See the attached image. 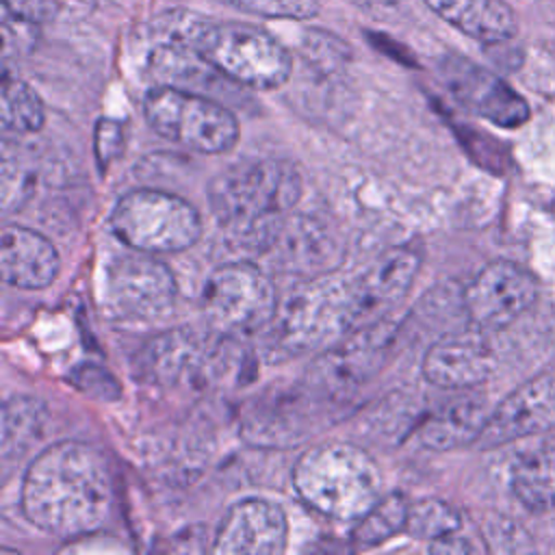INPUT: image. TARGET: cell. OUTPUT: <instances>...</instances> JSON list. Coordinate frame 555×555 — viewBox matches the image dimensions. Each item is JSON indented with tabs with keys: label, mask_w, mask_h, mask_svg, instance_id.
<instances>
[{
	"label": "cell",
	"mask_w": 555,
	"mask_h": 555,
	"mask_svg": "<svg viewBox=\"0 0 555 555\" xmlns=\"http://www.w3.org/2000/svg\"><path fill=\"white\" fill-rule=\"evenodd\" d=\"M232 338L212 332V336L191 330H173L147 340L137 358L145 379L158 386L206 384L228 362L225 345Z\"/></svg>",
	"instance_id": "obj_13"
},
{
	"label": "cell",
	"mask_w": 555,
	"mask_h": 555,
	"mask_svg": "<svg viewBox=\"0 0 555 555\" xmlns=\"http://www.w3.org/2000/svg\"><path fill=\"white\" fill-rule=\"evenodd\" d=\"M410 514V501L401 492L382 494L351 527L349 542L351 548L364 551L373 548L392 535L405 531Z\"/></svg>",
	"instance_id": "obj_23"
},
{
	"label": "cell",
	"mask_w": 555,
	"mask_h": 555,
	"mask_svg": "<svg viewBox=\"0 0 555 555\" xmlns=\"http://www.w3.org/2000/svg\"><path fill=\"white\" fill-rule=\"evenodd\" d=\"M538 297L533 273L512 260L486 264L464 288L462 304L473 327L503 330L516 321Z\"/></svg>",
	"instance_id": "obj_14"
},
{
	"label": "cell",
	"mask_w": 555,
	"mask_h": 555,
	"mask_svg": "<svg viewBox=\"0 0 555 555\" xmlns=\"http://www.w3.org/2000/svg\"><path fill=\"white\" fill-rule=\"evenodd\" d=\"M345 399L319 388L308 377L288 388L256 397L241 416V436L256 447L288 449L338 416Z\"/></svg>",
	"instance_id": "obj_9"
},
{
	"label": "cell",
	"mask_w": 555,
	"mask_h": 555,
	"mask_svg": "<svg viewBox=\"0 0 555 555\" xmlns=\"http://www.w3.org/2000/svg\"><path fill=\"white\" fill-rule=\"evenodd\" d=\"M46 121V108L37 91L9 74L2 76V93H0V124L4 132L30 134L41 130Z\"/></svg>",
	"instance_id": "obj_25"
},
{
	"label": "cell",
	"mask_w": 555,
	"mask_h": 555,
	"mask_svg": "<svg viewBox=\"0 0 555 555\" xmlns=\"http://www.w3.org/2000/svg\"><path fill=\"white\" fill-rule=\"evenodd\" d=\"M20 505L33 527L61 540L104 529L113 514L106 457L78 440L46 447L22 477Z\"/></svg>",
	"instance_id": "obj_1"
},
{
	"label": "cell",
	"mask_w": 555,
	"mask_h": 555,
	"mask_svg": "<svg viewBox=\"0 0 555 555\" xmlns=\"http://www.w3.org/2000/svg\"><path fill=\"white\" fill-rule=\"evenodd\" d=\"M46 421L48 410L41 399L26 395L7 399L2 408V457L26 453L39 440Z\"/></svg>",
	"instance_id": "obj_24"
},
{
	"label": "cell",
	"mask_w": 555,
	"mask_h": 555,
	"mask_svg": "<svg viewBox=\"0 0 555 555\" xmlns=\"http://www.w3.org/2000/svg\"><path fill=\"white\" fill-rule=\"evenodd\" d=\"M69 382L85 395L102 399V401H115L119 397V384L117 379L102 366L98 364H80L78 369L72 371Z\"/></svg>",
	"instance_id": "obj_28"
},
{
	"label": "cell",
	"mask_w": 555,
	"mask_h": 555,
	"mask_svg": "<svg viewBox=\"0 0 555 555\" xmlns=\"http://www.w3.org/2000/svg\"><path fill=\"white\" fill-rule=\"evenodd\" d=\"M429 551L431 553H473L475 546L468 542V538L460 535V531H457V533H451V535H444V538L431 542Z\"/></svg>",
	"instance_id": "obj_31"
},
{
	"label": "cell",
	"mask_w": 555,
	"mask_h": 555,
	"mask_svg": "<svg viewBox=\"0 0 555 555\" xmlns=\"http://www.w3.org/2000/svg\"><path fill=\"white\" fill-rule=\"evenodd\" d=\"M462 527V514L442 499H421L410 503L405 533L416 540H427L429 544L457 533Z\"/></svg>",
	"instance_id": "obj_26"
},
{
	"label": "cell",
	"mask_w": 555,
	"mask_h": 555,
	"mask_svg": "<svg viewBox=\"0 0 555 555\" xmlns=\"http://www.w3.org/2000/svg\"><path fill=\"white\" fill-rule=\"evenodd\" d=\"M382 470L360 444L325 440L304 451L293 466L297 496L317 514L356 522L382 496Z\"/></svg>",
	"instance_id": "obj_3"
},
{
	"label": "cell",
	"mask_w": 555,
	"mask_h": 555,
	"mask_svg": "<svg viewBox=\"0 0 555 555\" xmlns=\"http://www.w3.org/2000/svg\"><path fill=\"white\" fill-rule=\"evenodd\" d=\"M425 4L447 24L483 43L507 41L518 30L516 15L503 0H425Z\"/></svg>",
	"instance_id": "obj_20"
},
{
	"label": "cell",
	"mask_w": 555,
	"mask_h": 555,
	"mask_svg": "<svg viewBox=\"0 0 555 555\" xmlns=\"http://www.w3.org/2000/svg\"><path fill=\"white\" fill-rule=\"evenodd\" d=\"M143 115L154 132L202 154H223L238 143V119L217 100L158 85L143 98Z\"/></svg>",
	"instance_id": "obj_8"
},
{
	"label": "cell",
	"mask_w": 555,
	"mask_h": 555,
	"mask_svg": "<svg viewBox=\"0 0 555 555\" xmlns=\"http://www.w3.org/2000/svg\"><path fill=\"white\" fill-rule=\"evenodd\" d=\"M301 189V176L293 163L251 158L219 171L208 182L206 199L219 225L241 238L295 208Z\"/></svg>",
	"instance_id": "obj_4"
},
{
	"label": "cell",
	"mask_w": 555,
	"mask_h": 555,
	"mask_svg": "<svg viewBox=\"0 0 555 555\" xmlns=\"http://www.w3.org/2000/svg\"><path fill=\"white\" fill-rule=\"evenodd\" d=\"M494 371V353L481 330L444 334L423 356V377L449 390H462L486 382Z\"/></svg>",
	"instance_id": "obj_18"
},
{
	"label": "cell",
	"mask_w": 555,
	"mask_h": 555,
	"mask_svg": "<svg viewBox=\"0 0 555 555\" xmlns=\"http://www.w3.org/2000/svg\"><path fill=\"white\" fill-rule=\"evenodd\" d=\"M349 336L345 278L332 273L306 280L280 299L264 327V351L271 360L297 358L327 349Z\"/></svg>",
	"instance_id": "obj_5"
},
{
	"label": "cell",
	"mask_w": 555,
	"mask_h": 555,
	"mask_svg": "<svg viewBox=\"0 0 555 555\" xmlns=\"http://www.w3.org/2000/svg\"><path fill=\"white\" fill-rule=\"evenodd\" d=\"M288 520L280 503L247 496L228 507L210 551L219 555H278L286 548Z\"/></svg>",
	"instance_id": "obj_16"
},
{
	"label": "cell",
	"mask_w": 555,
	"mask_h": 555,
	"mask_svg": "<svg viewBox=\"0 0 555 555\" xmlns=\"http://www.w3.org/2000/svg\"><path fill=\"white\" fill-rule=\"evenodd\" d=\"M421 262V247L403 243L382 251L356 275L345 278L349 334L388 319L410 293Z\"/></svg>",
	"instance_id": "obj_10"
},
{
	"label": "cell",
	"mask_w": 555,
	"mask_h": 555,
	"mask_svg": "<svg viewBox=\"0 0 555 555\" xmlns=\"http://www.w3.org/2000/svg\"><path fill=\"white\" fill-rule=\"evenodd\" d=\"M152 37L163 46L195 50L223 78L249 89H278L293 72L291 52L267 30L243 22H215L189 9L154 17Z\"/></svg>",
	"instance_id": "obj_2"
},
{
	"label": "cell",
	"mask_w": 555,
	"mask_h": 555,
	"mask_svg": "<svg viewBox=\"0 0 555 555\" xmlns=\"http://www.w3.org/2000/svg\"><path fill=\"white\" fill-rule=\"evenodd\" d=\"M555 425V371L533 375L514 388L488 416L479 447H499Z\"/></svg>",
	"instance_id": "obj_17"
},
{
	"label": "cell",
	"mask_w": 555,
	"mask_h": 555,
	"mask_svg": "<svg viewBox=\"0 0 555 555\" xmlns=\"http://www.w3.org/2000/svg\"><path fill=\"white\" fill-rule=\"evenodd\" d=\"M178 286L171 269L152 254L115 258L104 273V306L117 319L154 321L176 304Z\"/></svg>",
	"instance_id": "obj_12"
},
{
	"label": "cell",
	"mask_w": 555,
	"mask_h": 555,
	"mask_svg": "<svg viewBox=\"0 0 555 555\" xmlns=\"http://www.w3.org/2000/svg\"><path fill=\"white\" fill-rule=\"evenodd\" d=\"M52 0H2V15H11L35 26L52 17Z\"/></svg>",
	"instance_id": "obj_30"
},
{
	"label": "cell",
	"mask_w": 555,
	"mask_h": 555,
	"mask_svg": "<svg viewBox=\"0 0 555 555\" xmlns=\"http://www.w3.org/2000/svg\"><path fill=\"white\" fill-rule=\"evenodd\" d=\"M93 150L100 169L104 171L124 152V128L115 119H98L93 134Z\"/></svg>",
	"instance_id": "obj_29"
},
{
	"label": "cell",
	"mask_w": 555,
	"mask_h": 555,
	"mask_svg": "<svg viewBox=\"0 0 555 555\" xmlns=\"http://www.w3.org/2000/svg\"><path fill=\"white\" fill-rule=\"evenodd\" d=\"M438 72L449 93L470 113L503 128L520 126L529 117L527 102L505 80L468 59L449 54Z\"/></svg>",
	"instance_id": "obj_15"
},
{
	"label": "cell",
	"mask_w": 555,
	"mask_h": 555,
	"mask_svg": "<svg viewBox=\"0 0 555 555\" xmlns=\"http://www.w3.org/2000/svg\"><path fill=\"white\" fill-rule=\"evenodd\" d=\"M243 241L256 254L271 258L273 269L304 280L332 273L343 258L330 228L306 215H284Z\"/></svg>",
	"instance_id": "obj_11"
},
{
	"label": "cell",
	"mask_w": 555,
	"mask_h": 555,
	"mask_svg": "<svg viewBox=\"0 0 555 555\" xmlns=\"http://www.w3.org/2000/svg\"><path fill=\"white\" fill-rule=\"evenodd\" d=\"M113 234L134 251L178 254L202 236V217L184 197L160 189H134L111 212Z\"/></svg>",
	"instance_id": "obj_6"
},
{
	"label": "cell",
	"mask_w": 555,
	"mask_h": 555,
	"mask_svg": "<svg viewBox=\"0 0 555 555\" xmlns=\"http://www.w3.org/2000/svg\"><path fill=\"white\" fill-rule=\"evenodd\" d=\"M280 297L271 275L251 260L219 264L204 282L202 312L210 327L228 338H243L262 332Z\"/></svg>",
	"instance_id": "obj_7"
},
{
	"label": "cell",
	"mask_w": 555,
	"mask_h": 555,
	"mask_svg": "<svg viewBox=\"0 0 555 555\" xmlns=\"http://www.w3.org/2000/svg\"><path fill=\"white\" fill-rule=\"evenodd\" d=\"M490 412L477 399L451 401L427 414L416 434L418 440L434 451H451L479 440Z\"/></svg>",
	"instance_id": "obj_21"
},
{
	"label": "cell",
	"mask_w": 555,
	"mask_h": 555,
	"mask_svg": "<svg viewBox=\"0 0 555 555\" xmlns=\"http://www.w3.org/2000/svg\"><path fill=\"white\" fill-rule=\"evenodd\" d=\"M509 483L527 509H555V447H538L518 455L509 470Z\"/></svg>",
	"instance_id": "obj_22"
},
{
	"label": "cell",
	"mask_w": 555,
	"mask_h": 555,
	"mask_svg": "<svg viewBox=\"0 0 555 555\" xmlns=\"http://www.w3.org/2000/svg\"><path fill=\"white\" fill-rule=\"evenodd\" d=\"M241 11L269 20H310L319 13V0H221Z\"/></svg>",
	"instance_id": "obj_27"
},
{
	"label": "cell",
	"mask_w": 555,
	"mask_h": 555,
	"mask_svg": "<svg viewBox=\"0 0 555 555\" xmlns=\"http://www.w3.org/2000/svg\"><path fill=\"white\" fill-rule=\"evenodd\" d=\"M61 269V258L50 238L26 225H4L0 238V273L15 288L39 291L50 286Z\"/></svg>",
	"instance_id": "obj_19"
}]
</instances>
